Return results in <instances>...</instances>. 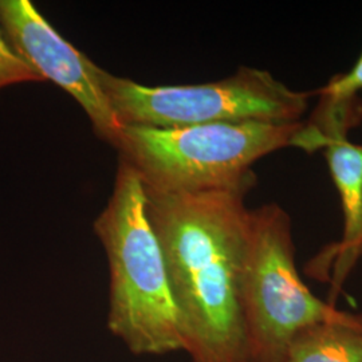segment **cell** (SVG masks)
Wrapping results in <instances>:
<instances>
[{
	"label": "cell",
	"mask_w": 362,
	"mask_h": 362,
	"mask_svg": "<svg viewBox=\"0 0 362 362\" xmlns=\"http://www.w3.org/2000/svg\"><path fill=\"white\" fill-rule=\"evenodd\" d=\"M362 106L357 97L332 100L321 97L315 115L298 133L293 146L313 152L325 148L337 191L339 194L345 233L337 246L336 281L342 282L362 254V145L350 143L348 132L360 121Z\"/></svg>",
	"instance_id": "obj_7"
},
{
	"label": "cell",
	"mask_w": 362,
	"mask_h": 362,
	"mask_svg": "<svg viewBox=\"0 0 362 362\" xmlns=\"http://www.w3.org/2000/svg\"><path fill=\"white\" fill-rule=\"evenodd\" d=\"M110 270L107 327L139 356L185 351L180 313L146 212L140 175L119 161L113 194L94 223Z\"/></svg>",
	"instance_id": "obj_2"
},
{
	"label": "cell",
	"mask_w": 362,
	"mask_h": 362,
	"mask_svg": "<svg viewBox=\"0 0 362 362\" xmlns=\"http://www.w3.org/2000/svg\"><path fill=\"white\" fill-rule=\"evenodd\" d=\"M103 88L122 127L180 128L221 122H297L314 93L290 89L267 70L240 67L202 85L145 86L104 70Z\"/></svg>",
	"instance_id": "obj_4"
},
{
	"label": "cell",
	"mask_w": 362,
	"mask_h": 362,
	"mask_svg": "<svg viewBox=\"0 0 362 362\" xmlns=\"http://www.w3.org/2000/svg\"><path fill=\"white\" fill-rule=\"evenodd\" d=\"M28 82L45 81L13 52L0 27V90L13 85Z\"/></svg>",
	"instance_id": "obj_9"
},
{
	"label": "cell",
	"mask_w": 362,
	"mask_h": 362,
	"mask_svg": "<svg viewBox=\"0 0 362 362\" xmlns=\"http://www.w3.org/2000/svg\"><path fill=\"white\" fill-rule=\"evenodd\" d=\"M297 122H221L180 128L122 127L115 148L146 188L161 192L251 189L252 165L293 146Z\"/></svg>",
	"instance_id": "obj_3"
},
{
	"label": "cell",
	"mask_w": 362,
	"mask_h": 362,
	"mask_svg": "<svg viewBox=\"0 0 362 362\" xmlns=\"http://www.w3.org/2000/svg\"><path fill=\"white\" fill-rule=\"evenodd\" d=\"M0 27L13 52L43 81L70 94L94 132L115 145L122 125L103 88L104 69L67 42L30 0H0Z\"/></svg>",
	"instance_id": "obj_6"
},
{
	"label": "cell",
	"mask_w": 362,
	"mask_h": 362,
	"mask_svg": "<svg viewBox=\"0 0 362 362\" xmlns=\"http://www.w3.org/2000/svg\"><path fill=\"white\" fill-rule=\"evenodd\" d=\"M145 188L185 353L192 362H246L242 282L250 238V189L161 192Z\"/></svg>",
	"instance_id": "obj_1"
},
{
	"label": "cell",
	"mask_w": 362,
	"mask_h": 362,
	"mask_svg": "<svg viewBox=\"0 0 362 362\" xmlns=\"http://www.w3.org/2000/svg\"><path fill=\"white\" fill-rule=\"evenodd\" d=\"M284 362H362V315L342 311L291 339Z\"/></svg>",
	"instance_id": "obj_8"
},
{
	"label": "cell",
	"mask_w": 362,
	"mask_h": 362,
	"mask_svg": "<svg viewBox=\"0 0 362 362\" xmlns=\"http://www.w3.org/2000/svg\"><path fill=\"white\" fill-rule=\"evenodd\" d=\"M242 313L246 362H284L299 330L342 313L315 297L300 279L291 220L274 203L251 209Z\"/></svg>",
	"instance_id": "obj_5"
},
{
	"label": "cell",
	"mask_w": 362,
	"mask_h": 362,
	"mask_svg": "<svg viewBox=\"0 0 362 362\" xmlns=\"http://www.w3.org/2000/svg\"><path fill=\"white\" fill-rule=\"evenodd\" d=\"M360 90H362V54L350 71L332 78L324 88L314 91V94L332 100H349Z\"/></svg>",
	"instance_id": "obj_10"
}]
</instances>
